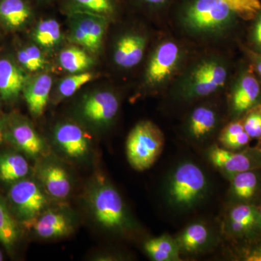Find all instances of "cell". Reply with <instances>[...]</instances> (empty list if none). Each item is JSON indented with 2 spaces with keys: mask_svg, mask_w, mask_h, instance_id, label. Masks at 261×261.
<instances>
[{
  "mask_svg": "<svg viewBox=\"0 0 261 261\" xmlns=\"http://www.w3.org/2000/svg\"><path fill=\"white\" fill-rule=\"evenodd\" d=\"M87 202L94 219L102 227L117 230L126 224L121 197L104 178L97 176L92 182L87 192Z\"/></svg>",
  "mask_w": 261,
  "mask_h": 261,
  "instance_id": "6da1fadb",
  "label": "cell"
},
{
  "mask_svg": "<svg viewBox=\"0 0 261 261\" xmlns=\"http://www.w3.org/2000/svg\"><path fill=\"white\" fill-rule=\"evenodd\" d=\"M163 145L164 138L159 127L150 121L140 122L130 130L127 138L128 162L137 171H145L155 162Z\"/></svg>",
  "mask_w": 261,
  "mask_h": 261,
  "instance_id": "7a4b0ae2",
  "label": "cell"
},
{
  "mask_svg": "<svg viewBox=\"0 0 261 261\" xmlns=\"http://www.w3.org/2000/svg\"><path fill=\"white\" fill-rule=\"evenodd\" d=\"M9 198L23 222L37 217L47 206V197L40 184L31 179L19 180L10 187Z\"/></svg>",
  "mask_w": 261,
  "mask_h": 261,
  "instance_id": "3957f363",
  "label": "cell"
},
{
  "mask_svg": "<svg viewBox=\"0 0 261 261\" xmlns=\"http://www.w3.org/2000/svg\"><path fill=\"white\" fill-rule=\"evenodd\" d=\"M205 187V176L202 170L194 163H185L173 174L170 195L178 205H191L202 195Z\"/></svg>",
  "mask_w": 261,
  "mask_h": 261,
  "instance_id": "277c9868",
  "label": "cell"
},
{
  "mask_svg": "<svg viewBox=\"0 0 261 261\" xmlns=\"http://www.w3.org/2000/svg\"><path fill=\"white\" fill-rule=\"evenodd\" d=\"M234 14L224 0H193L186 11L192 27L200 29L215 28L227 21Z\"/></svg>",
  "mask_w": 261,
  "mask_h": 261,
  "instance_id": "5b68a950",
  "label": "cell"
},
{
  "mask_svg": "<svg viewBox=\"0 0 261 261\" xmlns=\"http://www.w3.org/2000/svg\"><path fill=\"white\" fill-rule=\"evenodd\" d=\"M23 224L29 229L33 230L39 238L44 240L64 238L73 230L71 216L61 210L46 209L37 217Z\"/></svg>",
  "mask_w": 261,
  "mask_h": 261,
  "instance_id": "8992f818",
  "label": "cell"
},
{
  "mask_svg": "<svg viewBox=\"0 0 261 261\" xmlns=\"http://www.w3.org/2000/svg\"><path fill=\"white\" fill-rule=\"evenodd\" d=\"M118 108L119 103L114 94L107 91H99L84 98L81 106V113L89 123L103 126L113 121Z\"/></svg>",
  "mask_w": 261,
  "mask_h": 261,
  "instance_id": "52a82bcc",
  "label": "cell"
},
{
  "mask_svg": "<svg viewBox=\"0 0 261 261\" xmlns=\"http://www.w3.org/2000/svg\"><path fill=\"white\" fill-rule=\"evenodd\" d=\"M70 30L87 41L88 50L93 53L99 50L107 25L106 16L83 10H73L70 12Z\"/></svg>",
  "mask_w": 261,
  "mask_h": 261,
  "instance_id": "ba28073f",
  "label": "cell"
},
{
  "mask_svg": "<svg viewBox=\"0 0 261 261\" xmlns=\"http://www.w3.org/2000/svg\"><path fill=\"white\" fill-rule=\"evenodd\" d=\"M54 140L60 150L69 159H84L90 151L88 135L75 123L68 122L58 125L55 129Z\"/></svg>",
  "mask_w": 261,
  "mask_h": 261,
  "instance_id": "9c48e42d",
  "label": "cell"
},
{
  "mask_svg": "<svg viewBox=\"0 0 261 261\" xmlns=\"http://www.w3.org/2000/svg\"><path fill=\"white\" fill-rule=\"evenodd\" d=\"M39 184L47 195L56 200L63 201L71 192V180L63 166L53 161L39 165L37 170Z\"/></svg>",
  "mask_w": 261,
  "mask_h": 261,
  "instance_id": "30bf717a",
  "label": "cell"
},
{
  "mask_svg": "<svg viewBox=\"0 0 261 261\" xmlns=\"http://www.w3.org/2000/svg\"><path fill=\"white\" fill-rule=\"evenodd\" d=\"M179 49L175 43L167 42L161 44L152 56L147 71L149 84L161 83L167 79L176 67Z\"/></svg>",
  "mask_w": 261,
  "mask_h": 261,
  "instance_id": "8fae6325",
  "label": "cell"
},
{
  "mask_svg": "<svg viewBox=\"0 0 261 261\" xmlns=\"http://www.w3.org/2000/svg\"><path fill=\"white\" fill-rule=\"evenodd\" d=\"M226 75V69L219 63L215 62L204 63L194 73V93L197 96L213 93L224 85Z\"/></svg>",
  "mask_w": 261,
  "mask_h": 261,
  "instance_id": "7c38bea8",
  "label": "cell"
},
{
  "mask_svg": "<svg viewBox=\"0 0 261 261\" xmlns=\"http://www.w3.org/2000/svg\"><path fill=\"white\" fill-rule=\"evenodd\" d=\"M53 79L50 75L41 74L27 83L23 88L24 97L33 116H42L47 107L50 94Z\"/></svg>",
  "mask_w": 261,
  "mask_h": 261,
  "instance_id": "4fadbf2b",
  "label": "cell"
},
{
  "mask_svg": "<svg viewBox=\"0 0 261 261\" xmlns=\"http://www.w3.org/2000/svg\"><path fill=\"white\" fill-rule=\"evenodd\" d=\"M27 84V75L15 63L0 60V95L5 100L18 97Z\"/></svg>",
  "mask_w": 261,
  "mask_h": 261,
  "instance_id": "5bb4252c",
  "label": "cell"
},
{
  "mask_svg": "<svg viewBox=\"0 0 261 261\" xmlns=\"http://www.w3.org/2000/svg\"><path fill=\"white\" fill-rule=\"evenodd\" d=\"M145 49V40L143 37L128 34L122 37L117 44L114 53L115 62L122 68H132L142 61Z\"/></svg>",
  "mask_w": 261,
  "mask_h": 261,
  "instance_id": "9a60e30c",
  "label": "cell"
},
{
  "mask_svg": "<svg viewBox=\"0 0 261 261\" xmlns=\"http://www.w3.org/2000/svg\"><path fill=\"white\" fill-rule=\"evenodd\" d=\"M10 137L18 148L32 157L42 154L45 148L42 137L27 122L15 124L10 130Z\"/></svg>",
  "mask_w": 261,
  "mask_h": 261,
  "instance_id": "2e32d148",
  "label": "cell"
},
{
  "mask_svg": "<svg viewBox=\"0 0 261 261\" xmlns=\"http://www.w3.org/2000/svg\"><path fill=\"white\" fill-rule=\"evenodd\" d=\"M30 172V166L22 154L6 152L0 155V179L15 182L23 179Z\"/></svg>",
  "mask_w": 261,
  "mask_h": 261,
  "instance_id": "e0dca14e",
  "label": "cell"
},
{
  "mask_svg": "<svg viewBox=\"0 0 261 261\" xmlns=\"http://www.w3.org/2000/svg\"><path fill=\"white\" fill-rule=\"evenodd\" d=\"M31 15L30 7L24 0H0V18L10 28L23 27Z\"/></svg>",
  "mask_w": 261,
  "mask_h": 261,
  "instance_id": "ac0fdd59",
  "label": "cell"
},
{
  "mask_svg": "<svg viewBox=\"0 0 261 261\" xmlns=\"http://www.w3.org/2000/svg\"><path fill=\"white\" fill-rule=\"evenodd\" d=\"M210 159L214 166L228 173L248 171L251 166L250 159L245 154L234 153L219 147H215L211 151Z\"/></svg>",
  "mask_w": 261,
  "mask_h": 261,
  "instance_id": "d6986e66",
  "label": "cell"
},
{
  "mask_svg": "<svg viewBox=\"0 0 261 261\" xmlns=\"http://www.w3.org/2000/svg\"><path fill=\"white\" fill-rule=\"evenodd\" d=\"M260 94V86L252 75H246L239 84L233 97V108L243 112L251 107Z\"/></svg>",
  "mask_w": 261,
  "mask_h": 261,
  "instance_id": "ffe728a7",
  "label": "cell"
},
{
  "mask_svg": "<svg viewBox=\"0 0 261 261\" xmlns=\"http://www.w3.org/2000/svg\"><path fill=\"white\" fill-rule=\"evenodd\" d=\"M59 62L62 68L71 73L85 71L93 65V59L84 49L70 47L60 53Z\"/></svg>",
  "mask_w": 261,
  "mask_h": 261,
  "instance_id": "44dd1931",
  "label": "cell"
},
{
  "mask_svg": "<svg viewBox=\"0 0 261 261\" xmlns=\"http://www.w3.org/2000/svg\"><path fill=\"white\" fill-rule=\"evenodd\" d=\"M18 225L0 196V243L11 250L18 240Z\"/></svg>",
  "mask_w": 261,
  "mask_h": 261,
  "instance_id": "7402d4cb",
  "label": "cell"
},
{
  "mask_svg": "<svg viewBox=\"0 0 261 261\" xmlns=\"http://www.w3.org/2000/svg\"><path fill=\"white\" fill-rule=\"evenodd\" d=\"M61 29L55 19H47L37 24L34 38L40 47L51 48L58 45L61 39Z\"/></svg>",
  "mask_w": 261,
  "mask_h": 261,
  "instance_id": "603a6c76",
  "label": "cell"
},
{
  "mask_svg": "<svg viewBox=\"0 0 261 261\" xmlns=\"http://www.w3.org/2000/svg\"><path fill=\"white\" fill-rule=\"evenodd\" d=\"M216 122L214 111L204 107L197 108L192 113L190 120V132L195 138H202L213 130Z\"/></svg>",
  "mask_w": 261,
  "mask_h": 261,
  "instance_id": "cb8c5ba5",
  "label": "cell"
},
{
  "mask_svg": "<svg viewBox=\"0 0 261 261\" xmlns=\"http://www.w3.org/2000/svg\"><path fill=\"white\" fill-rule=\"evenodd\" d=\"M145 250L156 261L171 260L177 256V250L172 240L166 237L151 239L145 243Z\"/></svg>",
  "mask_w": 261,
  "mask_h": 261,
  "instance_id": "d4e9b609",
  "label": "cell"
},
{
  "mask_svg": "<svg viewBox=\"0 0 261 261\" xmlns=\"http://www.w3.org/2000/svg\"><path fill=\"white\" fill-rule=\"evenodd\" d=\"M208 237V231L204 225H190L182 233L180 243L182 247L187 251H193L203 245Z\"/></svg>",
  "mask_w": 261,
  "mask_h": 261,
  "instance_id": "484cf974",
  "label": "cell"
},
{
  "mask_svg": "<svg viewBox=\"0 0 261 261\" xmlns=\"http://www.w3.org/2000/svg\"><path fill=\"white\" fill-rule=\"evenodd\" d=\"M94 79V75L89 72H81L73 73V75L66 77L61 81L58 87V92L62 98L71 97L85 85Z\"/></svg>",
  "mask_w": 261,
  "mask_h": 261,
  "instance_id": "4316f807",
  "label": "cell"
},
{
  "mask_svg": "<svg viewBox=\"0 0 261 261\" xmlns=\"http://www.w3.org/2000/svg\"><path fill=\"white\" fill-rule=\"evenodd\" d=\"M257 185V176L255 173L248 171L238 173L233 178V192L240 198L249 199L255 193Z\"/></svg>",
  "mask_w": 261,
  "mask_h": 261,
  "instance_id": "83f0119b",
  "label": "cell"
},
{
  "mask_svg": "<svg viewBox=\"0 0 261 261\" xmlns=\"http://www.w3.org/2000/svg\"><path fill=\"white\" fill-rule=\"evenodd\" d=\"M230 219L233 231L240 232L251 227L255 221V214L250 206L239 205L231 211Z\"/></svg>",
  "mask_w": 261,
  "mask_h": 261,
  "instance_id": "f1b7e54d",
  "label": "cell"
},
{
  "mask_svg": "<svg viewBox=\"0 0 261 261\" xmlns=\"http://www.w3.org/2000/svg\"><path fill=\"white\" fill-rule=\"evenodd\" d=\"M18 60L25 69L31 72L42 69L45 65L42 51L36 45L29 46L19 51Z\"/></svg>",
  "mask_w": 261,
  "mask_h": 261,
  "instance_id": "f546056e",
  "label": "cell"
},
{
  "mask_svg": "<svg viewBox=\"0 0 261 261\" xmlns=\"http://www.w3.org/2000/svg\"><path fill=\"white\" fill-rule=\"evenodd\" d=\"M73 10H83L97 14L111 15L114 12L113 0H70Z\"/></svg>",
  "mask_w": 261,
  "mask_h": 261,
  "instance_id": "4dcf8cb0",
  "label": "cell"
},
{
  "mask_svg": "<svg viewBox=\"0 0 261 261\" xmlns=\"http://www.w3.org/2000/svg\"><path fill=\"white\" fill-rule=\"evenodd\" d=\"M234 14L242 18H254L261 10L260 0H224Z\"/></svg>",
  "mask_w": 261,
  "mask_h": 261,
  "instance_id": "1f68e13d",
  "label": "cell"
},
{
  "mask_svg": "<svg viewBox=\"0 0 261 261\" xmlns=\"http://www.w3.org/2000/svg\"><path fill=\"white\" fill-rule=\"evenodd\" d=\"M244 130L251 138L261 137V113L254 112L249 115L243 123Z\"/></svg>",
  "mask_w": 261,
  "mask_h": 261,
  "instance_id": "d6a6232c",
  "label": "cell"
},
{
  "mask_svg": "<svg viewBox=\"0 0 261 261\" xmlns=\"http://www.w3.org/2000/svg\"><path fill=\"white\" fill-rule=\"evenodd\" d=\"M244 130H244L243 124L240 122H234V123H230L228 126L226 127L223 133L221 134V142L225 143L230 139L233 138L235 136L243 132Z\"/></svg>",
  "mask_w": 261,
  "mask_h": 261,
  "instance_id": "836d02e7",
  "label": "cell"
},
{
  "mask_svg": "<svg viewBox=\"0 0 261 261\" xmlns=\"http://www.w3.org/2000/svg\"><path fill=\"white\" fill-rule=\"evenodd\" d=\"M250 137L244 130L242 133L235 136L233 138L230 139L227 142H225L224 145L231 148H240L248 143Z\"/></svg>",
  "mask_w": 261,
  "mask_h": 261,
  "instance_id": "e575fe53",
  "label": "cell"
},
{
  "mask_svg": "<svg viewBox=\"0 0 261 261\" xmlns=\"http://www.w3.org/2000/svg\"><path fill=\"white\" fill-rule=\"evenodd\" d=\"M247 258L249 261H261V248L252 252Z\"/></svg>",
  "mask_w": 261,
  "mask_h": 261,
  "instance_id": "d590c367",
  "label": "cell"
},
{
  "mask_svg": "<svg viewBox=\"0 0 261 261\" xmlns=\"http://www.w3.org/2000/svg\"><path fill=\"white\" fill-rule=\"evenodd\" d=\"M145 4L152 5V6H160L168 3V0H140Z\"/></svg>",
  "mask_w": 261,
  "mask_h": 261,
  "instance_id": "8d00e7d4",
  "label": "cell"
},
{
  "mask_svg": "<svg viewBox=\"0 0 261 261\" xmlns=\"http://www.w3.org/2000/svg\"><path fill=\"white\" fill-rule=\"evenodd\" d=\"M255 39L261 45V16L257 21L256 29H255Z\"/></svg>",
  "mask_w": 261,
  "mask_h": 261,
  "instance_id": "74e56055",
  "label": "cell"
},
{
  "mask_svg": "<svg viewBox=\"0 0 261 261\" xmlns=\"http://www.w3.org/2000/svg\"><path fill=\"white\" fill-rule=\"evenodd\" d=\"M3 140H4V135H3V128L0 125V144L3 143Z\"/></svg>",
  "mask_w": 261,
  "mask_h": 261,
  "instance_id": "f35d334b",
  "label": "cell"
},
{
  "mask_svg": "<svg viewBox=\"0 0 261 261\" xmlns=\"http://www.w3.org/2000/svg\"><path fill=\"white\" fill-rule=\"evenodd\" d=\"M257 70H258L259 73H260L261 76V62L259 63L258 65H257Z\"/></svg>",
  "mask_w": 261,
  "mask_h": 261,
  "instance_id": "ab89813d",
  "label": "cell"
},
{
  "mask_svg": "<svg viewBox=\"0 0 261 261\" xmlns=\"http://www.w3.org/2000/svg\"><path fill=\"white\" fill-rule=\"evenodd\" d=\"M4 260V256H3V252L0 250V261Z\"/></svg>",
  "mask_w": 261,
  "mask_h": 261,
  "instance_id": "60d3db41",
  "label": "cell"
},
{
  "mask_svg": "<svg viewBox=\"0 0 261 261\" xmlns=\"http://www.w3.org/2000/svg\"><path fill=\"white\" fill-rule=\"evenodd\" d=\"M260 216H261V207H260Z\"/></svg>",
  "mask_w": 261,
  "mask_h": 261,
  "instance_id": "b9f144b4",
  "label": "cell"
}]
</instances>
